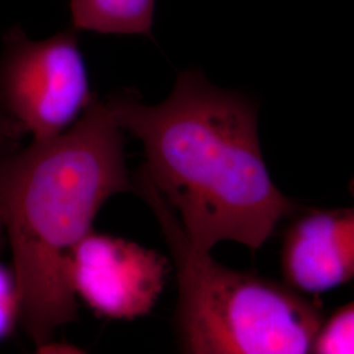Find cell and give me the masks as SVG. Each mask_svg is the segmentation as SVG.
Listing matches in <instances>:
<instances>
[{
    "label": "cell",
    "instance_id": "1",
    "mask_svg": "<svg viewBox=\"0 0 354 354\" xmlns=\"http://www.w3.org/2000/svg\"><path fill=\"white\" fill-rule=\"evenodd\" d=\"M105 104L117 125L140 140L142 169L197 250L210 252L228 241L256 251L298 210L269 175L257 105L241 92L187 70L159 104L131 93Z\"/></svg>",
    "mask_w": 354,
    "mask_h": 354
},
{
    "label": "cell",
    "instance_id": "2",
    "mask_svg": "<svg viewBox=\"0 0 354 354\" xmlns=\"http://www.w3.org/2000/svg\"><path fill=\"white\" fill-rule=\"evenodd\" d=\"M133 192L124 130L93 97L64 133L48 140L0 138V216L11 245L19 322L42 352L77 317L73 260L102 205Z\"/></svg>",
    "mask_w": 354,
    "mask_h": 354
},
{
    "label": "cell",
    "instance_id": "3",
    "mask_svg": "<svg viewBox=\"0 0 354 354\" xmlns=\"http://www.w3.org/2000/svg\"><path fill=\"white\" fill-rule=\"evenodd\" d=\"M133 184L162 228L176 270L175 327L184 353L313 352L324 319L304 292L216 263L190 243L143 169Z\"/></svg>",
    "mask_w": 354,
    "mask_h": 354
},
{
    "label": "cell",
    "instance_id": "4",
    "mask_svg": "<svg viewBox=\"0 0 354 354\" xmlns=\"http://www.w3.org/2000/svg\"><path fill=\"white\" fill-rule=\"evenodd\" d=\"M70 28L44 39L11 29L0 57V138H53L73 127L95 95Z\"/></svg>",
    "mask_w": 354,
    "mask_h": 354
},
{
    "label": "cell",
    "instance_id": "5",
    "mask_svg": "<svg viewBox=\"0 0 354 354\" xmlns=\"http://www.w3.org/2000/svg\"><path fill=\"white\" fill-rule=\"evenodd\" d=\"M168 261L137 243L97 234L79 243L73 260V286L100 317L131 320L151 311L165 289Z\"/></svg>",
    "mask_w": 354,
    "mask_h": 354
},
{
    "label": "cell",
    "instance_id": "6",
    "mask_svg": "<svg viewBox=\"0 0 354 354\" xmlns=\"http://www.w3.org/2000/svg\"><path fill=\"white\" fill-rule=\"evenodd\" d=\"M354 198V181L351 184ZM286 283L304 294L332 290L354 279V203L297 216L281 251Z\"/></svg>",
    "mask_w": 354,
    "mask_h": 354
},
{
    "label": "cell",
    "instance_id": "7",
    "mask_svg": "<svg viewBox=\"0 0 354 354\" xmlns=\"http://www.w3.org/2000/svg\"><path fill=\"white\" fill-rule=\"evenodd\" d=\"M156 0H70L73 28L102 35L151 36Z\"/></svg>",
    "mask_w": 354,
    "mask_h": 354
},
{
    "label": "cell",
    "instance_id": "8",
    "mask_svg": "<svg viewBox=\"0 0 354 354\" xmlns=\"http://www.w3.org/2000/svg\"><path fill=\"white\" fill-rule=\"evenodd\" d=\"M313 353L354 354V301L323 322Z\"/></svg>",
    "mask_w": 354,
    "mask_h": 354
},
{
    "label": "cell",
    "instance_id": "9",
    "mask_svg": "<svg viewBox=\"0 0 354 354\" xmlns=\"http://www.w3.org/2000/svg\"><path fill=\"white\" fill-rule=\"evenodd\" d=\"M19 294L13 273L0 266V340L7 337L19 322Z\"/></svg>",
    "mask_w": 354,
    "mask_h": 354
},
{
    "label": "cell",
    "instance_id": "10",
    "mask_svg": "<svg viewBox=\"0 0 354 354\" xmlns=\"http://www.w3.org/2000/svg\"><path fill=\"white\" fill-rule=\"evenodd\" d=\"M1 234H4V227H3V222H1V216H0V241H1Z\"/></svg>",
    "mask_w": 354,
    "mask_h": 354
}]
</instances>
